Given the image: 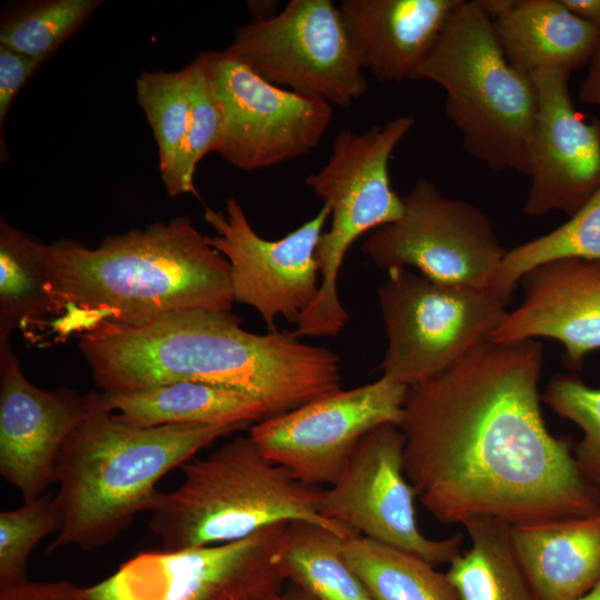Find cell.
Masks as SVG:
<instances>
[{
	"label": "cell",
	"instance_id": "cell-15",
	"mask_svg": "<svg viewBox=\"0 0 600 600\" xmlns=\"http://www.w3.org/2000/svg\"><path fill=\"white\" fill-rule=\"evenodd\" d=\"M330 213L323 203L283 238L267 240L254 231L236 198L226 200L224 210L206 209L204 220L214 232L207 241L230 264L233 300L256 309L270 332L277 331L278 317L297 323L317 298V248Z\"/></svg>",
	"mask_w": 600,
	"mask_h": 600
},
{
	"label": "cell",
	"instance_id": "cell-26",
	"mask_svg": "<svg viewBox=\"0 0 600 600\" xmlns=\"http://www.w3.org/2000/svg\"><path fill=\"white\" fill-rule=\"evenodd\" d=\"M343 552L373 600H459L447 574L411 552L363 536L348 538Z\"/></svg>",
	"mask_w": 600,
	"mask_h": 600
},
{
	"label": "cell",
	"instance_id": "cell-24",
	"mask_svg": "<svg viewBox=\"0 0 600 600\" xmlns=\"http://www.w3.org/2000/svg\"><path fill=\"white\" fill-rule=\"evenodd\" d=\"M346 540L307 521L289 522L278 554L286 579L316 600H373L346 561Z\"/></svg>",
	"mask_w": 600,
	"mask_h": 600
},
{
	"label": "cell",
	"instance_id": "cell-30",
	"mask_svg": "<svg viewBox=\"0 0 600 600\" xmlns=\"http://www.w3.org/2000/svg\"><path fill=\"white\" fill-rule=\"evenodd\" d=\"M191 71V118L179 159L171 197L192 193L198 163L209 153L217 152L224 131V114L208 76L206 63L199 56L189 63Z\"/></svg>",
	"mask_w": 600,
	"mask_h": 600
},
{
	"label": "cell",
	"instance_id": "cell-13",
	"mask_svg": "<svg viewBox=\"0 0 600 600\" xmlns=\"http://www.w3.org/2000/svg\"><path fill=\"white\" fill-rule=\"evenodd\" d=\"M223 114L217 153L253 171L304 156L327 132L332 106L274 86L223 51L200 52Z\"/></svg>",
	"mask_w": 600,
	"mask_h": 600
},
{
	"label": "cell",
	"instance_id": "cell-39",
	"mask_svg": "<svg viewBox=\"0 0 600 600\" xmlns=\"http://www.w3.org/2000/svg\"><path fill=\"white\" fill-rule=\"evenodd\" d=\"M577 600H600V581Z\"/></svg>",
	"mask_w": 600,
	"mask_h": 600
},
{
	"label": "cell",
	"instance_id": "cell-37",
	"mask_svg": "<svg viewBox=\"0 0 600 600\" xmlns=\"http://www.w3.org/2000/svg\"><path fill=\"white\" fill-rule=\"evenodd\" d=\"M277 1H249L248 7L252 16V21L264 20L274 16Z\"/></svg>",
	"mask_w": 600,
	"mask_h": 600
},
{
	"label": "cell",
	"instance_id": "cell-3",
	"mask_svg": "<svg viewBox=\"0 0 600 600\" xmlns=\"http://www.w3.org/2000/svg\"><path fill=\"white\" fill-rule=\"evenodd\" d=\"M49 316L39 329L64 342L198 309L230 311V264L188 217L110 234L94 248L44 246Z\"/></svg>",
	"mask_w": 600,
	"mask_h": 600
},
{
	"label": "cell",
	"instance_id": "cell-34",
	"mask_svg": "<svg viewBox=\"0 0 600 600\" xmlns=\"http://www.w3.org/2000/svg\"><path fill=\"white\" fill-rule=\"evenodd\" d=\"M0 600H89L86 588L69 581L30 582L0 588Z\"/></svg>",
	"mask_w": 600,
	"mask_h": 600
},
{
	"label": "cell",
	"instance_id": "cell-27",
	"mask_svg": "<svg viewBox=\"0 0 600 600\" xmlns=\"http://www.w3.org/2000/svg\"><path fill=\"white\" fill-rule=\"evenodd\" d=\"M563 258L600 260V187L564 223L507 250L490 291L508 304L528 271Z\"/></svg>",
	"mask_w": 600,
	"mask_h": 600
},
{
	"label": "cell",
	"instance_id": "cell-18",
	"mask_svg": "<svg viewBox=\"0 0 600 600\" xmlns=\"http://www.w3.org/2000/svg\"><path fill=\"white\" fill-rule=\"evenodd\" d=\"M523 299L492 333L493 342L551 338L563 361L580 370L600 350V260L563 258L544 262L520 280Z\"/></svg>",
	"mask_w": 600,
	"mask_h": 600
},
{
	"label": "cell",
	"instance_id": "cell-32",
	"mask_svg": "<svg viewBox=\"0 0 600 600\" xmlns=\"http://www.w3.org/2000/svg\"><path fill=\"white\" fill-rule=\"evenodd\" d=\"M541 399L581 428L583 437L573 457L583 477L600 490V388L589 387L577 374L558 373Z\"/></svg>",
	"mask_w": 600,
	"mask_h": 600
},
{
	"label": "cell",
	"instance_id": "cell-1",
	"mask_svg": "<svg viewBox=\"0 0 600 600\" xmlns=\"http://www.w3.org/2000/svg\"><path fill=\"white\" fill-rule=\"evenodd\" d=\"M542 362L534 339L488 340L409 388L399 426L404 472L440 522L494 517L514 526L600 509L572 438L552 436L543 420Z\"/></svg>",
	"mask_w": 600,
	"mask_h": 600
},
{
	"label": "cell",
	"instance_id": "cell-19",
	"mask_svg": "<svg viewBox=\"0 0 600 600\" xmlns=\"http://www.w3.org/2000/svg\"><path fill=\"white\" fill-rule=\"evenodd\" d=\"M463 0H342L356 59L380 81L416 80Z\"/></svg>",
	"mask_w": 600,
	"mask_h": 600
},
{
	"label": "cell",
	"instance_id": "cell-38",
	"mask_svg": "<svg viewBox=\"0 0 600 600\" xmlns=\"http://www.w3.org/2000/svg\"><path fill=\"white\" fill-rule=\"evenodd\" d=\"M284 600H316L302 589L291 583L283 592Z\"/></svg>",
	"mask_w": 600,
	"mask_h": 600
},
{
	"label": "cell",
	"instance_id": "cell-23",
	"mask_svg": "<svg viewBox=\"0 0 600 600\" xmlns=\"http://www.w3.org/2000/svg\"><path fill=\"white\" fill-rule=\"evenodd\" d=\"M462 526L471 546L446 572L459 600H540L514 549L512 524L477 517Z\"/></svg>",
	"mask_w": 600,
	"mask_h": 600
},
{
	"label": "cell",
	"instance_id": "cell-10",
	"mask_svg": "<svg viewBox=\"0 0 600 600\" xmlns=\"http://www.w3.org/2000/svg\"><path fill=\"white\" fill-rule=\"evenodd\" d=\"M268 82L341 108L366 92L339 7L291 0L274 16L240 26L224 49Z\"/></svg>",
	"mask_w": 600,
	"mask_h": 600
},
{
	"label": "cell",
	"instance_id": "cell-4",
	"mask_svg": "<svg viewBox=\"0 0 600 600\" xmlns=\"http://www.w3.org/2000/svg\"><path fill=\"white\" fill-rule=\"evenodd\" d=\"M84 402L86 414L57 461L54 499L62 521L48 553L70 546L94 551L110 543L137 513L149 511L164 474L249 426L139 428L118 419L101 392H89Z\"/></svg>",
	"mask_w": 600,
	"mask_h": 600
},
{
	"label": "cell",
	"instance_id": "cell-2",
	"mask_svg": "<svg viewBox=\"0 0 600 600\" xmlns=\"http://www.w3.org/2000/svg\"><path fill=\"white\" fill-rule=\"evenodd\" d=\"M96 386L106 393L193 381L263 401L274 414L340 389V358L292 331L249 332L230 311H177L79 339Z\"/></svg>",
	"mask_w": 600,
	"mask_h": 600
},
{
	"label": "cell",
	"instance_id": "cell-6",
	"mask_svg": "<svg viewBox=\"0 0 600 600\" xmlns=\"http://www.w3.org/2000/svg\"><path fill=\"white\" fill-rule=\"evenodd\" d=\"M416 80L442 88L446 114L471 158L528 176L534 88L507 59L480 0L462 1Z\"/></svg>",
	"mask_w": 600,
	"mask_h": 600
},
{
	"label": "cell",
	"instance_id": "cell-25",
	"mask_svg": "<svg viewBox=\"0 0 600 600\" xmlns=\"http://www.w3.org/2000/svg\"><path fill=\"white\" fill-rule=\"evenodd\" d=\"M46 243L0 220V341L14 330L30 339L50 310Z\"/></svg>",
	"mask_w": 600,
	"mask_h": 600
},
{
	"label": "cell",
	"instance_id": "cell-21",
	"mask_svg": "<svg viewBox=\"0 0 600 600\" xmlns=\"http://www.w3.org/2000/svg\"><path fill=\"white\" fill-rule=\"evenodd\" d=\"M511 537L540 600H577L600 581V509L584 517L514 524Z\"/></svg>",
	"mask_w": 600,
	"mask_h": 600
},
{
	"label": "cell",
	"instance_id": "cell-11",
	"mask_svg": "<svg viewBox=\"0 0 600 600\" xmlns=\"http://www.w3.org/2000/svg\"><path fill=\"white\" fill-rule=\"evenodd\" d=\"M402 200L403 214L374 230L362 252L387 271L412 267L440 283L490 290L507 250L486 213L444 196L428 179Z\"/></svg>",
	"mask_w": 600,
	"mask_h": 600
},
{
	"label": "cell",
	"instance_id": "cell-31",
	"mask_svg": "<svg viewBox=\"0 0 600 600\" xmlns=\"http://www.w3.org/2000/svg\"><path fill=\"white\" fill-rule=\"evenodd\" d=\"M61 521L54 497L48 496L0 512V588L28 580L29 556L46 536L59 531Z\"/></svg>",
	"mask_w": 600,
	"mask_h": 600
},
{
	"label": "cell",
	"instance_id": "cell-20",
	"mask_svg": "<svg viewBox=\"0 0 600 600\" xmlns=\"http://www.w3.org/2000/svg\"><path fill=\"white\" fill-rule=\"evenodd\" d=\"M511 66L530 77L547 68L570 71L589 63L600 30L562 0H480Z\"/></svg>",
	"mask_w": 600,
	"mask_h": 600
},
{
	"label": "cell",
	"instance_id": "cell-29",
	"mask_svg": "<svg viewBox=\"0 0 600 600\" xmlns=\"http://www.w3.org/2000/svg\"><path fill=\"white\" fill-rule=\"evenodd\" d=\"M101 3V0H44L22 4L1 20L0 46L44 61Z\"/></svg>",
	"mask_w": 600,
	"mask_h": 600
},
{
	"label": "cell",
	"instance_id": "cell-16",
	"mask_svg": "<svg viewBox=\"0 0 600 600\" xmlns=\"http://www.w3.org/2000/svg\"><path fill=\"white\" fill-rule=\"evenodd\" d=\"M571 71L547 68L529 78L536 116L529 144L530 188L523 212L531 217L560 211L569 217L600 187V121L574 107Z\"/></svg>",
	"mask_w": 600,
	"mask_h": 600
},
{
	"label": "cell",
	"instance_id": "cell-5",
	"mask_svg": "<svg viewBox=\"0 0 600 600\" xmlns=\"http://www.w3.org/2000/svg\"><path fill=\"white\" fill-rule=\"evenodd\" d=\"M180 469L181 486L158 491L149 508V529L164 551L231 542L292 521H307L346 539L358 536L321 514L323 488L300 481L269 459L250 434Z\"/></svg>",
	"mask_w": 600,
	"mask_h": 600
},
{
	"label": "cell",
	"instance_id": "cell-12",
	"mask_svg": "<svg viewBox=\"0 0 600 600\" xmlns=\"http://www.w3.org/2000/svg\"><path fill=\"white\" fill-rule=\"evenodd\" d=\"M408 390L381 376L263 419L249 434L269 459L300 481L331 486L366 434L382 424H401Z\"/></svg>",
	"mask_w": 600,
	"mask_h": 600
},
{
	"label": "cell",
	"instance_id": "cell-35",
	"mask_svg": "<svg viewBox=\"0 0 600 600\" xmlns=\"http://www.w3.org/2000/svg\"><path fill=\"white\" fill-rule=\"evenodd\" d=\"M579 99L583 103L600 107V41L588 63V70L580 87Z\"/></svg>",
	"mask_w": 600,
	"mask_h": 600
},
{
	"label": "cell",
	"instance_id": "cell-33",
	"mask_svg": "<svg viewBox=\"0 0 600 600\" xmlns=\"http://www.w3.org/2000/svg\"><path fill=\"white\" fill-rule=\"evenodd\" d=\"M43 61L0 46V146L7 157L3 126L11 103Z\"/></svg>",
	"mask_w": 600,
	"mask_h": 600
},
{
	"label": "cell",
	"instance_id": "cell-7",
	"mask_svg": "<svg viewBox=\"0 0 600 600\" xmlns=\"http://www.w3.org/2000/svg\"><path fill=\"white\" fill-rule=\"evenodd\" d=\"M410 114L362 132L342 129L326 164L306 178L312 192L330 208V227L317 248L320 288L294 329L300 337H333L349 318L338 294V276L350 247L366 232L397 221L402 197L391 187L389 162L414 126Z\"/></svg>",
	"mask_w": 600,
	"mask_h": 600
},
{
	"label": "cell",
	"instance_id": "cell-40",
	"mask_svg": "<svg viewBox=\"0 0 600 600\" xmlns=\"http://www.w3.org/2000/svg\"><path fill=\"white\" fill-rule=\"evenodd\" d=\"M268 600H284L283 596L280 594V596H277V597H273V598H270Z\"/></svg>",
	"mask_w": 600,
	"mask_h": 600
},
{
	"label": "cell",
	"instance_id": "cell-22",
	"mask_svg": "<svg viewBox=\"0 0 600 600\" xmlns=\"http://www.w3.org/2000/svg\"><path fill=\"white\" fill-rule=\"evenodd\" d=\"M101 393L118 419L139 428L250 424L274 416L257 398L202 382L181 381L140 391Z\"/></svg>",
	"mask_w": 600,
	"mask_h": 600
},
{
	"label": "cell",
	"instance_id": "cell-17",
	"mask_svg": "<svg viewBox=\"0 0 600 600\" xmlns=\"http://www.w3.org/2000/svg\"><path fill=\"white\" fill-rule=\"evenodd\" d=\"M84 414V397L70 388H38L9 340L0 341V473L23 502L53 482L60 452Z\"/></svg>",
	"mask_w": 600,
	"mask_h": 600
},
{
	"label": "cell",
	"instance_id": "cell-36",
	"mask_svg": "<svg viewBox=\"0 0 600 600\" xmlns=\"http://www.w3.org/2000/svg\"><path fill=\"white\" fill-rule=\"evenodd\" d=\"M576 14L600 30V0H562Z\"/></svg>",
	"mask_w": 600,
	"mask_h": 600
},
{
	"label": "cell",
	"instance_id": "cell-28",
	"mask_svg": "<svg viewBox=\"0 0 600 600\" xmlns=\"http://www.w3.org/2000/svg\"><path fill=\"white\" fill-rule=\"evenodd\" d=\"M137 101L151 127L159 171L171 197L191 118V71H144L136 79Z\"/></svg>",
	"mask_w": 600,
	"mask_h": 600
},
{
	"label": "cell",
	"instance_id": "cell-9",
	"mask_svg": "<svg viewBox=\"0 0 600 600\" xmlns=\"http://www.w3.org/2000/svg\"><path fill=\"white\" fill-rule=\"evenodd\" d=\"M289 522L231 542L177 551H147L101 582L89 600H268L287 580L278 554Z\"/></svg>",
	"mask_w": 600,
	"mask_h": 600
},
{
	"label": "cell",
	"instance_id": "cell-8",
	"mask_svg": "<svg viewBox=\"0 0 600 600\" xmlns=\"http://www.w3.org/2000/svg\"><path fill=\"white\" fill-rule=\"evenodd\" d=\"M378 300L388 340L379 369L408 388L490 340L509 312L490 290L440 283L407 268L388 270Z\"/></svg>",
	"mask_w": 600,
	"mask_h": 600
},
{
	"label": "cell",
	"instance_id": "cell-14",
	"mask_svg": "<svg viewBox=\"0 0 600 600\" xmlns=\"http://www.w3.org/2000/svg\"><path fill=\"white\" fill-rule=\"evenodd\" d=\"M403 451L404 436L397 424H382L366 434L338 480L323 489L321 514L434 567L450 563L461 552L462 536L433 540L421 532Z\"/></svg>",
	"mask_w": 600,
	"mask_h": 600
}]
</instances>
